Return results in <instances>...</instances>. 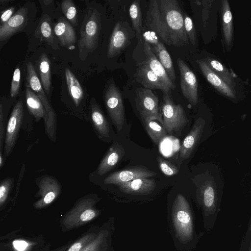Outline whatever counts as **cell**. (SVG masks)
I'll use <instances>...</instances> for the list:
<instances>
[{
  "mask_svg": "<svg viewBox=\"0 0 251 251\" xmlns=\"http://www.w3.org/2000/svg\"><path fill=\"white\" fill-rule=\"evenodd\" d=\"M136 106L143 120L158 121L163 126V121L158 107V99L151 89L144 88L136 90Z\"/></svg>",
  "mask_w": 251,
  "mask_h": 251,
  "instance_id": "8",
  "label": "cell"
},
{
  "mask_svg": "<svg viewBox=\"0 0 251 251\" xmlns=\"http://www.w3.org/2000/svg\"><path fill=\"white\" fill-rule=\"evenodd\" d=\"M39 61V73L41 82L45 93L49 95L51 87L50 61L47 55L42 53Z\"/></svg>",
  "mask_w": 251,
  "mask_h": 251,
  "instance_id": "28",
  "label": "cell"
},
{
  "mask_svg": "<svg viewBox=\"0 0 251 251\" xmlns=\"http://www.w3.org/2000/svg\"><path fill=\"white\" fill-rule=\"evenodd\" d=\"M54 32L60 44L70 50L74 49L76 41L75 32L64 18H60L53 27Z\"/></svg>",
  "mask_w": 251,
  "mask_h": 251,
  "instance_id": "21",
  "label": "cell"
},
{
  "mask_svg": "<svg viewBox=\"0 0 251 251\" xmlns=\"http://www.w3.org/2000/svg\"><path fill=\"white\" fill-rule=\"evenodd\" d=\"M21 80V70L19 68L15 69L11 83L10 94L11 97L16 96L19 92Z\"/></svg>",
  "mask_w": 251,
  "mask_h": 251,
  "instance_id": "38",
  "label": "cell"
},
{
  "mask_svg": "<svg viewBox=\"0 0 251 251\" xmlns=\"http://www.w3.org/2000/svg\"><path fill=\"white\" fill-rule=\"evenodd\" d=\"M15 8L14 7H9L1 12L0 25L6 23L14 14Z\"/></svg>",
  "mask_w": 251,
  "mask_h": 251,
  "instance_id": "41",
  "label": "cell"
},
{
  "mask_svg": "<svg viewBox=\"0 0 251 251\" xmlns=\"http://www.w3.org/2000/svg\"><path fill=\"white\" fill-rule=\"evenodd\" d=\"M37 195L41 198L34 203L35 208H44L52 202L59 195L61 186L53 176H47L41 178L38 182Z\"/></svg>",
  "mask_w": 251,
  "mask_h": 251,
  "instance_id": "12",
  "label": "cell"
},
{
  "mask_svg": "<svg viewBox=\"0 0 251 251\" xmlns=\"http://www.w3.org/2000/svg\"><path fill=\"white\" fill-rule=\"evenodd\" d=\"M97 235L94 233L87 234L74 243L67 251H81L85 246L92 242Z\"/></svg>",
  "mask_w": 251,
  "mask_h": 251,
  "instance_id": "36",
  "label": "cell"
},
{
  "mask_svg": "<svg viewBox=\"0 0 251 251\" xmlns=\"http://www.w3.org/2000/svg\"><path fill=\"white\" fill-rule=\"evenodd\" d=\"M128 41V33L123 26L122 23H117L109 40L107 50L108 57H113L118 55L127 46Z\"/></svg>",
  "mask_w": 251,
  "mask_h": 251,
  "instance_id": "16",
  "label": "cell"
},
{
  "mask_svg": "<svg viewBox=\"0 0 251 251\" xmlns=\"http://www.w3.org/2000/svg\"><path fill=\"white\" fill-rule=\"evenodd\" d=\"M204 125L205 121L202 118L198 119L184 139L179 150L180 156L182 159H187L193 152L203 132Z\"/></svg>",
  "mask_w": 251,
  "mask_h": 251,
  "instance_id": "15",
  "label": "cell"
},
{
  "mask_svg": "<svg viewBox=\"0 0 251 251\" xmlns=\"http://www.w3.org/2000/svg\"><path fill=\"white\" fill-rule=\"evenodd\" d=\"M125 151L123 146L118 143L113 144L107 151L100 163L97 173L104 175L113 169L124 156Z\"/></svg>",
  "mask_w": 251,
  "mask_h": 251,
  "instance_id": "20",
  "label": "cell"
},
{
  "mask_svg": "<svg viewBox=\"0 0 251 251\" xmlns=\"http://www.w3.org/2000/svg\"><path fill=\"white\" fill-rule=\"evenodd\" d=\"M157 160L161 171L165 175L172 176L178 173V168L169 161L159 156L157 157Z\"/></svg>",
  "mask_w": 251,
  "mask_h": 251,
  "instance_id": "35",
  "label": "cell"
},
{
  "mask_svg": "<svg viewBox=\"0 0 251 251\" xmlns=\"http://www.w3.org/2000/svg\"><path fill=\"white\" fill-rule=\"evenodd\" d=\"M251 251V242L250 248V251Z\"/></svg>",
  "mask_w": 251,
  "mask_h": 251,
  "instance_id": "45",
  "label": "cell"
},
{
  "mask_svg": "<svg viewBox=\"0 0 251 251\" xmlns=\"http://www.w3.org/2000/svg\"><path fill=\"white\" fill-rule=\"evenodd\" d=\"M13 178L7 177L3 179L0 184V206L1 207L5 202L13 185Z\"/></svg>",
  "mask_w": 251,
  "mask_h": 251,
  "instance_id": "34",
  "label": "cell"
},
{
  "mask_svg": "<svg viewBox=\"0 0 251 251\" xmlns=\"http://www.w3.org/2000/svg\"><path fill=\"white\" fill-rule=\"evenodd\" d=\"M161 114L163 127L169 134L180 131L188 122L183 107L176 104L169 94H164Z\"/></svg>",
  "mask_w": 251,
  "mask_h": 251,
  "instance_id": "4",
  "label": "cell"
},
{
  "mask_svg": "<svg viewBox=\"0 0 251 251\" xmlns=\"http://www.w3.org/2000/svg\"><path fill=\"white\" fill-rule=\"evenodd\" d=\"M11 0H0V2L1 3V4H6L7 3H8L9 2H10Z\"/></svg>",
  "mask_w": 251,
  "mask_h": 251,
  "instance_id": "43",
  "label": "cell"
},
{
  "mask_svg": "<svg viewBox=\"0 0 251 251\" xmlns=\"http://www.w3.org/2000/svg\"><path fill=\"white\" fill-rule=\"evenodd\" d=\"M197 63L207 80L222 94L230 98H234L235 91L215 73L203 60H198Z\"/></svg>",
  "mask_w": 251,
  "mask_h": 251,
  "instance_id": "17",
  "label": "cell"
},
{
  "mask_svg": "<svg viewBox=\"0 0 251 251\" xmlns=\"http://www.w3.org/2000/svg\"><path fill=\"white\" fill-rule=\"evenodd\" d=\"M29 4L26 3L13 15L11 19L0 25V41L2 44L9 40L14 34L21 31L27 25L29 20Z\"/></svg>",
  "mask_w": 251,
  "mask_h": 251,
  "instance_id": "11",
  "label": "cell"
},
{
  "mask_svg": "<svg viewBox=\"0 0 251 251\" xmlns=\"http://www.w3.org/2000/svg\"><path fill=\"white\" fill-rule=\"evenodd\" d=\"M201 200L204 210L207 213H213L216 205V193L210 183L204 184L201 189Z\"/></svg>",
  "mask_w": 251,
  "mask_h": 251,
  "instance_id": "29",
  "label": "cell"
},
{
  "mask_svg": "<svg viewBox=\"0 0 251 251\" xmlns=\"http://www.w3.org/2000/svg\"><path fill=\"white\" fill-rule=\"evenodd\" d=\"M129 13L134 29L139 34H140L142 30V25L139 0H136L132 2L129 7Z\"/></svg>",
  "mask_w": 251,
  "mask_h": 251,
  "instance_id": "32",
  "label": "cell"
},
{
  "mask_svg": "<svg viewBox=\"0 0 251 251\" xmlns=\"http://www.w3.org/2000/svg\"><path fill=\"white\" fill-rule=\"evenodd\" d=\"M61 8L66 18L72 24L77 25V11L75 3L72 0H64L61 2Z\"/></svg>",
  "mask_w": 251,
  "mask_h": 251,
  "instance_id": "33",
  "label": "cell"
},
{
  "mask_svg": "<svg viewBox=\"0 0 251 251\" xmlns=\"http://www.w3.org/2000/svg\"><path fill=\"white\" fill-rule=\"evenodd\" d=\"M4 111L2 101L0 104V154H2L3 140L4 133Z\"/></svg>",
  "mask_w": 251,
  "mask_h": 251,
  "instance_id": "40",
  "label": "cell"
},
{
  "mask_svg": "<svg viewBox=\"0 0 251 251\" xmlns=\"http://www.w3.org/2000/svg\"><path fill=\"white\" fill-rule=\"evenodd\" d=\"M104 234L101 232L97 237L81 251H101V246L103 240Z\"/></svg>",
  "mask_w": 251,
  "mask_h": 251,
  "instance_id": "39",
  "label": "cell"
},
{
  "mask_svg": "<svg viewBox=\"0 0 251 251\" xmlns=\"http://www.w3.org/2000/svg\"><path fill=\"white\" fill-rule=\"evenodd\" d=\"M96 201L91 198H86L79 201L68 213L63 223L67 228H75L91 221L98 215L94 207Z\"/></svg>",
  "mask_w": 251,
  "mask_h": 251,
  "instance_id": "6",
  "label": "cell"
},
{
  "mask_svg": "<svg viewBox=\"0 0 251 251\" xmlns=\"http://www.w3.org/2000/svg\"><path fill=\"white\" fill-rule=\"evenodd\" d=\"M135 78L144 88L151 90L159 89L163 94L170 95L171 90L163 84L159 77L144 61L137 69Z\"/></svg>",
  "mask_w": 251,
  "mask_h": 251,
  "instance_id": "14",
  "label": "cell"
},
{
  "mask_svg": "<svg viewBox=\"0 0 251 251\" xmlns=\"http://www.w3.org/2000/svg\"><path fill=\"white\" fill-rule=\"evenodd\" d=\"M149 135L156 144L160 143L167 136V131L154 120L147 119L143 120Z\"/></svg>",
  "mask_w": 251,
  "mask_h": 251,
  "instance_id": "30",
  "label": "cell"
},
{
  "mask_svg": "<svg viewBox=\"0 0 251 251\" xmlns=\"http://www.w3.org/2000/svg\"><path fill=\"white\" fill-rule=\"evenodd\" d=\"M91 115L92 123L98 134L102 138L110 135L109 123L95 99L91 100Z\"/></svg>",
  "mask_w": 251,
  "mask_h": 251,
  "instance_id": "24",
  "label": "cell"
},
{
  "mask_svg": "<svg viewBox=\"0 0 251 251\" xmlns=\"http://www.w3.org/2000/svg\"><path fill=\"white\" fill-rule=\"evenodd\" d=\"M52 1L51 0H43V2L44 3V4L47 5V4H50V3H51Z\"/></svg>",
  "mask_w": 251,
  "mask_h": 251,
  "instance_id": "44",
  "label": "cell"
},
{
  "mask_svg": "<svg viewBox=\"0 0 251 251\" xmlns=\"http://www.w3.org/2000/svg\"><path fill=\"white\" fill-rule=\"evenodd\" d=\"M151 45L152 46H150L151 51L161 63L168 76L174 83L176 78L175 71L171 57L165 46L158 39Z\"/></svg>",
  "mask_w": 251,
  "mask_h": 251,
  "instance_id": "23",
  "label": "cell"
},
{
  "mask_svg": "<svg viewBox=\"0 0 251 251\" xmlns=\"http://www.w3.org/2000/svg\"><path fill=\"white\" fill-rule=\"evenodd\" d=\"M183 15L176 0H151L145 24L166 44L182 47L189 42Z\"/></svg>",
  "mask_w": 251,
  "mask_h": 251,
  "instance_id": "1",
  "label": "cell"
},
{
  "mask_svg": "<svg viewBox=\"0 0 251 251\" xmlns=\"http://www.w3.org/2000/svg\"><path fill=\"white\" fill-rule=\"evenodd\" d=\"M105 107L113 124L118 131L123 128L125 113L122 94L114 83H111L104 93Z\"/></svg>",
  "mask_w": 251,
  "mask_h": 251,
  "instance_id": "7",
  "label": "cell"
},
{
  "mask_svg": "<svg viewBox=\"0 0 251 251\" xmlns=\"http://www.w3.org/2000/svg\"><path fill=\"white\" fill-rule=\"evenodd\" d=\"M184 25L186 33L193 45H195L196 41V33L194 24L191 18L186 14H184Z\"/></svg>",
  "mask_w": 251,
  "mask_h": 251,
  "instance_id": "37",
  "label": "cell"
},
{
  "mask_svg": "<svg viewBox=\"0 0 251 251\" xmlns=\"http://www.w3.org/2000/svg\"><path fill=\"white\" fill-rule=\"evenodd\" d=\"M100 14L95 8H89L84 18L80 29L78 47L79 56L84 60L89 53L94 51L98 45L101 29Z\"/></svg>",
  "mask_w": 251,
  "mask_h": 251,
  "instance_id": "2",
  "label": "cell"
},
{
  "mask_svg": "<svg viewBox=\"0 0 251 251\" xmlns=\"http://www.w3.org/2000/svg\"><path fill=\"white\" fill-rule=\"evenodd\" d=\"M23 114V104L20 100L14 106L8 122L3 152L5 157L8 156L13 151L22 124Z\"/></svg>",
  "mask_w": 251,
  "mask_h": 251,
  "instance_id": "10",
  "label": "cell"
},
{
  "mask_svg": "<svg viewBox=\"0 0 251 251\" xmlns=\"http://www.w3.org/2000/svg\"><path fill=\"white\" fill-rule=\"evenodd\" d=\"M222 25L224 35L227 45H230L232 39L233 24L232 16L228 1H222Z\"/></svg>",
  "mask_w": 251,
  "mask_h": 251,
  "instance_id": "27",
  "label": "cell"
},
{
  "mask_svg": "<svg viewBox=\"0 0 251 251\" xmlns=\"http://www.w3.org/2000/svg\"><path fill=\"white\" fill-rule=\"evenodd\" d=\"M25 100L29 111L37 121L44 118L45 111L43 105L36 94L29 87L25 90Z\"/></svg>",
  "mask_w": 251,
  "mask_h": 251,
  "instance_id": "25",
  "label": "cell"
},
{
  "mask_svg": "<svg viewBox=\"0 0 251 251\" xmlns=\"http://www.w3.org/2000/svg\"><path fill=\"white\" fill-rule=\"evenodd\" d=\"M144 50L146 60L144 61L149 67L159 77L163 84L171 90L176 87L175 84L168 76L164 68L151 51L150 44L144 40Z\"/></svg>",
  "mask_w": 251,
  "mask_h": 251,
  "instance_id": "18",
  "label": "cell"
},
{
  "mask_svg": "<svg viewBox=\"0 0 251 251\" xmlns=\"http://www.w3.org/2000/svg\"><path fill=\"white\" fill-rule=\"evenodd\" d=\"M157 174L142 165L131 166L125 169L115 172L104 180L105 184H118L138 178H149Z\"/></svg>",
  "mask_w": 251,
  "mask_h": 251,
  "instance_id": "13",
  "label": "cell"
},
{
  "mask_svg": "<svg viewBox=\"0 0 251 251\" xmlns=\"http://www.w3.org/2000/svg\"><path fill=\"white\" fill-rule=\"evenodd\" d=\"M35 36L40 41L47 43L54 50L59 49L51 19L47 14L42 16L35 30Z\"/></svg>",
  "mask_w": 251,
  "mask_h": 251,
  "instance_id": "22",
  "label": "cell"
},
{
  "mask_svg": "<svg viewBox=\"0 0 251 251\" xmlns=\"http://www.w3.org/2000/svg\"><path fill=\"white\" fill-rule=\"evenodd\" d=\"M209 67L230 87L234 89L236 83L231 74L220 62L207 58L205 60Z\"/></svg>",
  "mask_w": 251,
  "mask_h": 251,
  "instance_id": "31",
  "label": "cell"
},
{
  "mask_svg": "<svg viewBox=\"0 0 251 251\" xmlns=\"http://www.w3.org/2000/svg\"><path fill=\"white\" fill-rule=\"evenodd\" d=\"M26 67L27 87L31 88L41 100L45 111V115L43 119L46 134L51 140L54 141L55 140L56 125L55 113L49 102L33 64L29 62L27 63Z\"/></svg>",
  "mask_w": 251,
  "mask_h": 251,
  "instance_id": "3",
  "label": "cell"
},
{
  "mask_svg": "<svg viewBox=\"0 0 251 251\" xmlns=\"http://www.w3.org/2000/svg\"><path fill=\"white\" fill-rule=\"evenodd\" d=\"M180 73V85L183 96L193 105L198 101V82L195 75L180 58L176 60Z\"/></svg>",
  "mask_w": 251,
  "mask_h": 251,
  "instance_id": "9",
  "label": "cell"
},
{
  "mask_svg": "<svg viewBox=\"0 0 251 251\" xmlns=\"http://www.w3.org/2000/svg\"><path fill=\"white\" fill-rule=\"evenodd\" d=\"M120 190L125 193L133 195H148L156 186L154 180L148 178H138L117 184Z\"/></svg>",
  "mask_w": 251,
  "mask_h": 251,
  "instance_id": "19",
  "label": "cell"
},
{
  "mask_svg": "<svg viewBox=\"0 0 251 251\" xmlns=\"http://www.w3.org/2000/svg\"><path fill=\"white\" fill-rule=\"evenodd\" d=\"M176 231L183 239H190L193 233V223L189 203L181 194L176 197L172 207Z\"/></svg>",
  "mask_w": 251,
  "mask_h": 251,
  "instance_id": "5",
  "label": "cell"
},
{
  "mask_svg": "<svg viewBox=\"0 0 251 251\" xmlns=\"http://www.w3.org/2000/svg\"><path fill=\"white\" fill-rule=\"evenodd\" d=\"M12 243L14 248L18 251H24L28 246V243L24 240H15Z\"/></svg>",
  "mask_w": 251,
  "mask_h": 251,
  "instance_id": "42",
  "label": "cell"
},
{
  "mask_svg": "<svg viewBox=\"0 0 251 251\" xmlns=\"http://www.w3.org/2000/svg\"><path fill=\"white\" fill-rule=\"evenodd\" d=\"M65 75L69 94L75 104L78 106L83 98V90L79 81L69 69H65Z\"/></svg>",
  "mask_w": 251,
  "mask_h": 251,
  "instance_id": "26",
  "label": "cell"
}]
</instances>
